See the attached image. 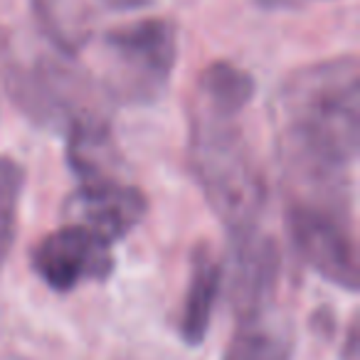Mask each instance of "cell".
Returning <instances> with one entry per match:
<instances>
[{
    "mask_svg": "<svg viewBox=\"0 0 360 360\" xmlns=\"http://www.w3.org/2000/svg\"><path fill=\"white\" fill-rule=\"evenodd\" d=\"M276 148L294 200L353 207L360 148V65L343 55L291 72L274 96Z\"/></svg>",
    "mask_w": 360,
    "mask_h": 360,
    "instance_id": "1",
    "label": "cell"
},
{
    "mask_svg": "<svg viewBox=\"0 0 360 360\" xmlns=\"http://www.w3.org/2000/svg\"><path fill=\"white\" fill-rule=\"evenodd\" d=\"M188 150L198 186L227 232L235 240L257 232L266 202V183L237 119L195 111Z\"/></svg>",
    "mask_w": 360,
    "mask_h": 360,
    "instance_id": "2",
    "label": "cell"
},
{
    "mask_svg": "<svg viewBox=\"0 0 360 360\" xmlns=\"http://www.w3.org/2000/svg\"><path fill=\"white\" fill-rule=\"evenodd\" d=\"M111 57L106 86L126 104H153L168 89L178 62V27L168 18H146L104 35Z\"/></svg>",
    "mask_w": 360,
    "mask_h": 360,
    "instance_id": "3",
    "label": "cell"
},
{
    "mask_svg": "<svg viewBox=\"0 0 360 360\" xmlns=\"http://www.w3.org/2000/svg\"><path fill=\"white\" fill-rule=\"evenodd\" d=\"M289 232L296 252L316 274L350 294L358 291L353 207L294 200L289 207Z\"/></svg>",
    "mask_w": 360,
    "mask_h": 360,
    "instance_id": "4",
    "label": "cell"
},
{
    "mask_svg": "<svg viewBox=\"0 0 360 360\" xmlns=\"http://www.w3.org/2000/svg\"><path fill=\"white\" fill-rule=\"evenodd\" d=\"M8 94L22 114L40 126H67L99 111L86 96L79 75L57 60H37L35 65H8L3 70Z\"/></svg>",
    "mask_w": 360,
    "mask_h": 360,
    "instance_id": "5",
    "label": "cell"
},
{
    "mask_svg": "<svg viewBox=\"0 0 360 360\" xmlns=\"http://www.w3.org/2000/svg\"><path fill=\"white\" fill-rule=\"evenodd\" d=\"M30 262L35 274L60 294L77 289L84 281H104L114 271L111 242L79 222L62 225L42 237Z\"/></svg>",
    "mask_w": 360,
    "mask_h": 360,
    "instance_id": "6",
    "label": "cell"
},
{
    "mask_svg": "<svg viewBox=\"0 0 360 360\" xmlns=\"http://www.w3.org/2000/svg\"><path fill=\"white\" fill-rule=\"evenodd\" d=\"M279 281L281 255L274 237L252 232L235 240L230 296L237 321L269 316L276 304Z\"/></svg>",
    "mask_w": 360,
    "mask_h": 360,
    "instance_id": "7",
    "label": "cell"
},
{
    "mask_svg": "<svg viewBox=\"0 0 360 360\" xmlns=\"http://www.w3.org/2000/svg\"><path fill=\"white\" fill-rule=\"evenodd\" d=\"M67 215L114 245L143 220L146 195L124 178L79 183L67 202Z\"/></svg>",
    "mask_w": 360,
    "mask_h": 360,
    "instance_id": "8",
    "label": "cell"
},
{
    "mask_svg": "<svg viewBox=\"0 0 360 360\" xmlns=\"http://www.w3.org/2000/svg\"><path fill=\"white\" fill-rule=\"evenodd\" d=\"M222 274L225 269L220 257L212 252L207 242H200L191 257V279H188L178 321L180 338L188 345H200L210 330V321L222 289Z\"/></svg>",
    "mask_w": 360,
    "mask_h": 360,
    "instance_id": "9",
    "label": "cell"
},
{
    "mask_svg": "<svg viewBox=\"0 0 360 360\" xmlns=\"http://www.w3.org/2000/svg\"><path fill=\"white\" fill-rule=\"evenodd\" d=\"M257 94V82L250 72L232 62H212L198 77L195 111L217 119H240Z\"/></svg>",
    "mask_w": 360,
    "mask_h": 360,
    "instance_id": "10",
    "label": "cell"
},
{
    "mask_svg": "<svg viewBox=\"0 0 360 360\" xmlns=\"http://www.w3.org/2000/svg\"><path fill=\"white\" fill-rule=\"evenodd\" d=\"M294 335L289 326L271 323L269 316L237 321V330L222 360H291Z\"/></svg>",
    "mask_w": 360,
    "mask_h": 360,
    "instance_id": "11",
    "label": "cell"
},
{
    "mask_svg": "<svg viewBox=\"0 0 360 360\" xmlns=\"http://www.w3.org/2000/svg\"><path fill=\"white\" fill-rule=\"evenodd\" d=\"M22 186H25V173L20 163L8 155H0V266L8 259L15 242Z\"/></svg>",
    "mask_w": 360,
    "mask_h": 360,
    "instance_id": "12",
    "label": "cell"
},
{
    "mask_svg": "<svg viewBox=\"0 0 360 360\" xmlns=\"http://www.w3.org/2000/svg\"><path fill=\"white\" fill-rule=\"evenodd\" d=\"M111 11H139V8L150 6V0H101Z\"/></svg>",
    "mask_w": 360,
    "mask_h": 360,
    "instance_id": "13",
    "label": "cell"
},
{
    "mask_svg": "<svg viewBox=\"0 0 360 360\" xmlns=\"http://www.w3.org/2000/svg\"><path fill=\"white\" fill-rule=\"evenodd\" d=\"M257 3L264 8H286V6H291L294 0H257Z\"/></svg>",
    "mask_w": 360,
    "mask_h": 360,
    "instance_id": "14",
    "label": "cell"
}]
</instances>
